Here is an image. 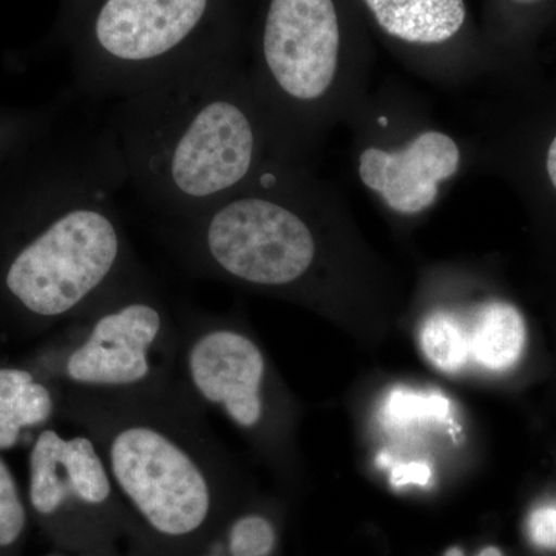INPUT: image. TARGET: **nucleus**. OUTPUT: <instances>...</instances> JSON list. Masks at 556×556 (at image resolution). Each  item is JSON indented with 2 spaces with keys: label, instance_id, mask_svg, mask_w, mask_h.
<instances>
[{
  "label": "nucleus",
  "instance_id": "6e6552de",
  "mask_svg": "<svg viewBox=\"0 0 556 556\" xmlns=\"http://www.w3.org/2000/svg\"><path fill=\"white\" fill-rule=\"evenodd\" d=\"M177 309L179 390L206 415L217 412L247 433H262L273 409L262 348L229 318Z\"/></svg>",
  "mask_w": 556,
  "mask_h": 556
},
{
  "label": "nucleus",
  "instance_id": "4be33fe9",
  "mask_svg": "<svg viewBox=\"0 0 556 556\" xmlns=\"http://www.w3.org/2000/svg\"><path fill=\"white\" fill-rule=\"evenodd\" d=\"M43 556H131L130 554H75V552H53V554Z\"/></svg>",
  "mask_w": 556,
  "mask_h": 556
},
{
  "label": "nucleus",
  "instance_id": "4468645a",
  "mask_svg": "<svg viewBox=\"0 0 556 556\" xmlns=\"http://www.w3.org/2000/svg\"><path fill=\"white\" fill-rule=\"evenodd\" d=\"M276 547L273 519L260 511H232L186 556H273Z\"/></svg>",
  "mask_w": 556,
  "mask_h": 556
},
{
  "label": "nucleus",
  "instance_id": "a211bd4d",
  "mask_svg": "<svg viewBox=\"0 0 556 556\" xmlns=\"http://www.w3.org/2000/svg\"><path fill=\"white\" fill-rule=\"evenodd\" d=\"M448 399L439 393L397 388L387 397L383 416L391 426L402 427L424 420H442L448 416Z\"/></svg>",
  "mask_w": 556,
  "mask_h": 556
},
{
  "label": "nucleus",
  "instance_id": "f8f14e48",
  "mask_svg": "<svg viewBox=\"0 0 556 556\" xmlns=\"http://www.w3.org/2000/svg\"><path fill=\"white\" fill-rule=\"evenodd\" d=\"M380 28L420 46L452 39L466 22L464 0H365Z\"/></svg>",
  "mask_w": 556,
  "mask_h": 556
},
{
  "label": "nucleus",
  "instance_id": "ddd939ff",
  "mask_svg": "<svg viewBox=\"0 0 556 556\" xmlns=\"http://www.w3.org/2000/svg\"><path fill=\"white\" fill-rule=\"evenodd\" d=\"M471 357L492 371L514 367L526 345V324L521 313L506 302H490L475 313L468 325Z\"/></svg>",
  "mask_w": 556,
  "mask_h": 556
},
{
  "label": "nucleus",
  "instance_id": "7ed1b4c3",
  "mask_svg": "<svg viewBox=\"0 0 556 556\" xmlns=\"http://www.w3.org/2000/svg\"><path fill=\"white\" fill-rule=\"evenodd\" d=\"M268 105L222 62L119 100L110 130L127 181L160 219L185 218L266 169Z\"/></svg>",
  "mask_w": 556,
  "mask_h": 556
},
{
  "label": "nucleus",
  "instance_id": "dca6fc26",
  "mask_svg": "<svg viewBox=\"0 0 556 556\" xmlns=\"http://www.w3.org/2000/svg\"><path fill=\"white\" fill-rule=\"evenodd\" d=\"M30 517L27 496L0 452V556H16L27 535Z\"/></svg>",
  "mask_w": 556,
  "mask_h": 556
},
{
  "label": "nucleus",
  "instance_id": "1a4fd4ad",
  "mask_svg": "<svg viewBox=\"0 0 556 556\" xmlns=\"http://www.w3.org/2000/svg\"><path fill=\"white\" fill-rule=\"evenodd\" d=\"M340 28L332 0H270L263 30L266 105L291 113L320 104L334 86ZM269 109V108H268Z\"/></svg>",
  "mask_w": 556,
  "mask_h": 556
},
{
  "label": "nucleus",
  "instance_id": "412c9836",
  "mask_svg": "<svg viewBox=\"0 0 556 556\" xmlns=\"http://www.w3.org/2000/svg\"><path fill=\"white\" fill-rule=\"evenodd\" d=\"M547 174L551 178L552 185L556 189V137L552 141L551 148L547 152Z\"/></svg>",
  "mask_w": 556,
  "mask_h": 556
},
{
  "label": "nucleus",
  "instance_id": "5701e85b",
  "mask_svg": "<svg viewBox=\"0 0 556 556\" xmlns=\"http://www.w3.org/2000/svg\"><path fill=\"white\" fill-rule=\"evenodd\" d=\"M479 556H503V554L496 547H486Z\"/></svg>",
  "mask_w": 556,
  "mask_h": 556
},
{
  "label": "nucleus",
  "instance_id": "6ab92c4d",
  "mask_svg": "<svg viewBox=\"0 0 556 556\" xmlns=\"http://www.w3.org/2000/svg\"><path fill=\"white\" fill-rule=\"evenodd\" d=\"M527 529L535 546L556 551V507H540L533 510Z\"/></svg>",
  "mask_w": 556,
  "mask_h": 556
},
{
  "label": "nucleus",
  "instance_id": "9b49d317",
  "mask_svg": "<svg viewBox=\"0 0 556 556\" xmlns=\"http://www.w3.org/2000/svg\"><path fill=\"white\" fill-rule=\"evenodd\" d=\"M60 420V396L22 362L0 358V452L31 441L43 428Z\"/></svg>",
  "mask_w": 556,
  "mask_h": 556
},
{
  "label": "nucleus",
  "instance_id": "f3484780",
  "mask_svg": "<svg viewBox=\"0 0 556 556\" xmlns=\"http://www.w3.org/2000/svg\"><path fill=\"white\" fill-rule=\"evenodd\" d=\"M60 118V110L0 109V164Z\"/></svg>",
  "mask_w": 556,
  "mask_h": 556
},
{
  "label": "nucleus",
  "instance_id": "f03ea898",
  "mask_svg": "<svg viewBox=\"0 0 556 556\" xmlns=\"http://www.w3.org/2000/svg\"><path fill=\"white\" fill-rule=\"evenodd\" d=\"M56 391L60 420L89 434L101 452L126 508L135 556L189 555L232 514L226 457L206 413L178 386Z\"/></svg>",
  "mask_w": 556,
  "mask_h": 556
},
{
  "label": "nucleus",
  "instance_id": "423d86ee",
  "mask_svg": "<svg viewBox=\"0 0 556 556\" xmlns=\"http://www.w3.org/2000/svg\"><path fill=\"white\" fill-rule=\"evenodd\" d=\"M208 10L211 0H102L76 87L119 101L208 65L189 53Z\"/></svg>",
  "mask_w": 556,
  "mask_h": 556
},
{
  "label": "nucleus",
  "instance_id": "20e7f679",
  "mask_svg": "<svg viewBox=\"0 0 556 556\" xmlns=\"http://www.w3.org/2000/svg\"><path fill=\"white\" fill-rule=\"evenodd\" d=\"M299 186L266 167L185 218L159 219L160 236L192 276L263 289L298 288L313 274L318 240Z\"/></svg>",
  "mask_w": 556,
  "mask_h": 556
},
{
  "label": "nucleus",
  "instance_id": "0eeeda50",
  "mask_svg": "<svg viewBox=\"0 0 556 556\" xmlns=\"http://www.w3.org/2000/svg\"><path fill=\"white\" fill-rule=\"evenodd\" d=\"M30 515L61 551L130 554L129 519L108 466L84 431L47 427L33 439L27 460Z\"/></svg>",
  "mask_w": 556,
  "mask_h": 556
},
{
  "label": "nucleus",
  "instance_id": "b1692460",
  "mask_svg": "<svg viewBox=\"0 0 556 556\" xmlns=\"http://www.w3.org/2000/svg\"><path fill=\"white\" fill-rule=\"evenodd\" d=\"M447 556H463V552H460L459 548H452V551L448 552Z\"/></svg>",
  "mask_w": 556,
  "mask_h": 556
},
{
  "label": "nucleus",
  "instance_id": "aec40b11",
  "mask_svg": "<svg viewBox=\"0 0 556 556\" xmlns=\"http://www.w3.org/2000/svg\"><path fill=\"white\" fill-rule=\"evenodd\" d=\"M430 467L424 463L402 464V466L394 468L393 473H391V482H393L394 486L407 484L427 485L430 482Z\"/></svg>",
  "mask_w": 556,
  "mask_h": 556
},
{
  "label": "nucleus",
  "instance_id": "9d476101",
  "mask_svg": "<svg viewBox=\"0 0 556 556\" xmlns=\"http://www.w3.org/2000/svg\"><path fill=\"white\" fill-rule=\"evenodd\" d=\"M459 163L455 139L430 130L417 135L404 149L364 150L358 177L391 211L415 215L437 201L439 186L456 174Z\"/></svg>",
  "mask_w": 556,
  "mask_h": 556
},
{
  "label": "nucleus",
  "instance_id": "393cba45",
  "mask_svg": "<svg viewBox=\"0 0 556 556\" xmlns=\"http://www.w3.org/2000/svg\"><path fill=\"white\" fill-rule=\"evenodd\" d=\"M517 2H519V3H532V2H536V0H517Z\"/></svg>",
  "mask_w": 556,
  "mask_h": 556
},
{
  "label": "nucleus",
  "instance_id": "f257e3e1",
  "mask_svg": "<svg viewBox=\"0 0 556 556\" xmlns=\"http://www.w3.org/2000/svg\"><path fill=\"white\" fill-rule=\"evenodd\" d=\"M127 182L110 127L56 121L0 164V328L47 338L144 269L116 203Z\"/></svg>",
  "mask_w": 556,
  "mask_h": 556
},
{
  "label": "nucleus",
  "instance_id": "39448f33",
  "mask_svg": "<svg viewBox=\"0 0 556 556\" xmlns=\"http://www.w3.org/2000/svg\"><path fill=\"white\" fill-rule=\"evenodd\" d=\"M178 309L142 269L21 362L56 390L177 387Z\"/></svg>",
  "mask_w": 556,
  "mask_h": 556
},
{
  "label": "nucleus",
  "instance_id": "2eb2a0df",
  "mask_svg": "<svg viewBox=\"0 0 556 556\" xmlns=\"http://www.w3.org/2000/svg\"><path fill=\"white\" fill-rule=\"evenodd\" d=\"M419 338L428 361L442 371H457L471 356L468 324L456 314H431L424 321Z\"/></svg>",
  "mask_w": 556,
  "mask_h": 556
}]
</instances>
